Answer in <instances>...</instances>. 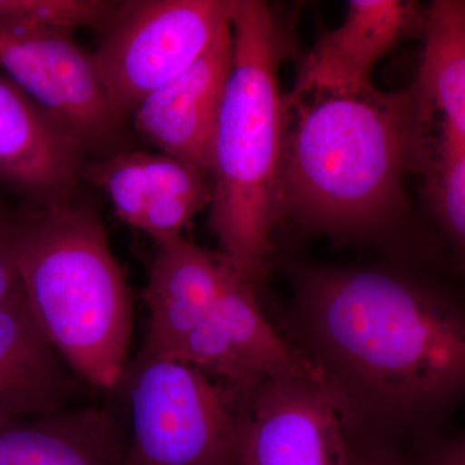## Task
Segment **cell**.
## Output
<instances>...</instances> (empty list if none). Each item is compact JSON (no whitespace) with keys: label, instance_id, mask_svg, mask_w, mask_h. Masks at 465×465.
<instances>
[{"label":"cell","instance_id":"1","mask_svg":"<svg viewBox=\"0 0 465 465\" xmlns=\"http://www.w3.org/2000/svg\"><path fill=\"white\" fill-rule=\"evenodd\" d=\"M291 344L345 430L406 460L465 405V290L423 265H298Z\"/></svg>","mask_w":465,"mask_h":465},{"label":"cell","instance_id":"2","mask_svg":"<svg viewBox=\"0 0 465 465\" xmlns=\"http://www.w3.org/2000/svg\"><path fill=\"white\" fill-rule=\"evenodd\" d=\"M278 224L342 240L385 241L407 211L405 174L420 164L430 121L416 85L284 97Z\"/></svg>","mask_w":465,"mask_h":465},{"label":"cell","instance_id":"3","mask_svg":"<svg viewBox=\"0 0 465 465\" xmlns=\"http://www.w3.org/2000/svg\"><path fill=\"white\" fill-rule=\"evenodd\" d=\"M234 54L211 149V232L258 286L278 225L286 110L280 70L289 34L264 2L231 0Z\"/></svg>","mask_w":465,"mask_h":465},{"label":"cell","instance_id":"4","mask_svg":"<svg viewBox=\"0 0 465 465\" xmlns=\"http://www.w3.org/2000/svg\"><path fill=\"white\" fill-rule=\"evenodd\" d=\"M18 213V280L43 331L79 379L115 390L127 372L130 290L99 215L81 203Z\"/></svg>","mask_w":465,"mask_h":465},{"label":"cell","instance_id":"5","mask_svg":"<svg viewBox=\"0 0 465 465\" xmlns=\"http://www.w3.org/2000/svg\"><path fill=\"white\" fill-rule=\"evenodd\" d=\"M128 379L124 465H242V403L223 382L142 351Z\"/></svg>","mask_w":465,"mask_h":465},{"label":"cell","instance_id":"6","mask_svg":"<svg viewBox=\"0 0 465 465\" xmlns=\"http://www.w3.org/2000/svg\"><path fill=\"white\" fill-rule=\"evenodd\" d=\"M231 23V0L121 3L92 54L110 108L121 121L191 67Z\"/></svg>","mask_w":465,"mask_h":465},{"label":"cell","instance_id":"7","mask_svg":"<svg viewBox=\"0 0 465 465\" xmlns=\"http://www.w3.org/2000/svg\"><path fill=\"white\" fill-rule=\"evenodd\" d=\"M0 67L85 152L118 139L122 121L110 108L92 54L72 33L0 20Z\"/></svg>","mask_w":465,"mask_h":465},{"label":"cell","instance_id":"8","mask_svg":"<svg viewBox=\"0 0 465 465\" xmlns=\"http://www.w3.org/2000/svg\"><path fill=\"white\" fill-rule=\"evenodd\" d=\"M242 465H345L347 440L317 371L272 376L242 403Z\"/></svg>","mask_w":465,"mask_h":465},{"label":"cell","instance_id":"9","mask_svg":"<svg viewBox=\"0 0 465 465\" xmlns=\"http://www.w3.org/2000/svg\"><path fill=\"white\" fill-rule=\"evenodd\" d=\"M85 150L0 73V183L45 207L72 202Z\"/></svg>","mask_w":465,"mask_h":465},{"label":"cell","instance_id":"10","mask_svg":"<svg viewBox=\"0 0 465 465\" xmlns=\"http://www.w3.org/2000/svg\"><path fill=\"white\" fill-rule=\"evenodd\" d=\"M232 54L229 23L191 67L150 94L133 114L136 130L163 154L195 164L208 174Z\"/></svg>","mask_w":465,"mask_h":465},{"label":"cell","instance_id":"11","mask_svg":"<svg viewBox=\"0 0 465 465\" xmlns=\"http://www.w3.org/2000/svg\"><path fill=\"white\" fill-rule=\"evenodd\" d=\"M65 366L20 284L0 304V424L70 407L78 387Z\"/></svg>","mask_w":465,"mask_h":465},{"label":"cell","instance_id":"12","mask_svg":"<svg viewBox=\"0 0 465 465\" xmlns=\"http://www.w3.org/2000/svg\"><path fill=\"white\" fill-rule=\"evenodd\" d=\"M415 5L401 0H353L341 26L302 58L291 94L360 92L372 85L378 61L402 38Z\"/></svg>","mask_w":465,"mask_h":465},{"label":"cell","instance_id":"13","mask_svg":"<svg viewBox=\"0 0 465 465\" xmlns=\"http://www.w3.org/2000/svg\"><path fill=\"white\" fill-rule=\"evenodd\" d=\"M125 437L99 407L0 424V465H124Z\"/></svg>","mask_w":465,"mask_h":465},{"label":"cell","instance_id":"14","mask_svg":"<svg viewBox=\"0 0 465 465\" xmlns=\"http://www.w3.org/2000/svg\"><path fill=\"white\" fill-rule=\"evenodd\" d=\"M424 48L416 88L428 121L465 143V2L437 0L424 15Z\"/></svg>","mask_w":465,"mask_h":465},{"label":"cell","instance_id":"15","mask_svg":"<svg viewBox=\"0 0 465 465\" xmlns=\"http://www.w3.org/2000/svg\"><path fill=\"white\" fill-rule=\"evenodd\" d=\"M88 179L108 194L114 213L125 224L139 229L153 200L183 195L213 200L206 171L167 154L118 153L85 170Z\"/></svg>","mask_w":465,"mask_h":465},{"label":"cell","instance_id":"16","mask_svg":"<svg viewBox=\"0 0 465 465\" xmlns=\"http://www.w3.org/2000/svg\"><path fill=\"white\" fill-rule=\"evenodd\" d=\"M210 314L244 363L262 381L316 371L268 322L256 298V284L232 265Z\"/></svg>","mask_w":465,"mask_h":465},{"label":"cell","instance_id":"17","mask_svg":"<svg viewBox=\"0 0 465 465\" xmlns=\"http://www.w3.org/2000/svg\"><path fill=\"white\" fill-rule=\"evenodd\" d=\"M155 246L143 292L146 302L173 300L210 311L231 272V262L183 237Z\"/></svg>","mask_w":465,"mask_h":465},{"label":"cell","instance_id":"18","mask_svg":"<svg viewBox=\"0 0 465 465\" xmlns=\"http://www.w3.org/2000/svg\"><path fill=\"white\" fill-rule=\"evenodd\" d=\"M420 166L434 222L465 277V143L440 131L428 134Z\"/></svg>","mask_w":465,"mask_h":465},{"label":"cell","instance_id":"19","mask_svg":"<svg viewBox=\"0 0 465 465\" xmlns=\"http://www.w3.org/2000/svg\"><path fill=\"white\" fill-rule=\"evenodd\" d=\"M116 7L101 0H0V20L73 33L79 27H105Z\"/></svg>","mask_w":465,"mask_h":465},{"label":"cell","instance_id":"20","mask_svg":"<svg viewBox=\"0 0 465 465\" xmlns=\"http://www.w3.org/2000/svg\"><path fill=\"white\" fill-rule=\"evenodd\" d=\"M211 201L200 197H183V195H164L153 200L143 213L140 231L154 240L155 243L182 237L183 226L191 222L195 213L204 206H210Z\"/></svg>","mask_w":465,"mask_h":465},{"label":"cell","instance_id":"21","mask_svg":"<svg viewBox=\"0 0 465 465\" xmlns=\"http://www.w3.org/2000/svg\"><path fill=\"white\" fill-rule=\"evenodd\" d=\"M18 213L0 204V304L20 286L16 262Z\"/></svg>","mask_w":465,"mask_h":465},{"label":"cell","instance_id":"22","mask_svg":"<svg viewBox=\"0 0 465 465\" xmlns=\"http://www.w3.org/2000/svg\"><path fill=\"white\" fill-rule=\"evenodd\" d=\"M406 465H465V433L445 434L421 446L407 458Z\"/></svg>","mask_w":465,"mask_h":465},{"label":"cell","instance_id":"23","mask_svg":"<svg viewBox=\"0 0 465 465\" xmlns=\"http://www.w3.org/2000/svg\"><path fill=\"white\" fill-rule=\"evenodd\" d=\"M345 440H347L345 465H406L405 461L397 455L357 440L347 430H345Z\"/></svg>","mask_w":465,"mask_h":465}]
</instances>
